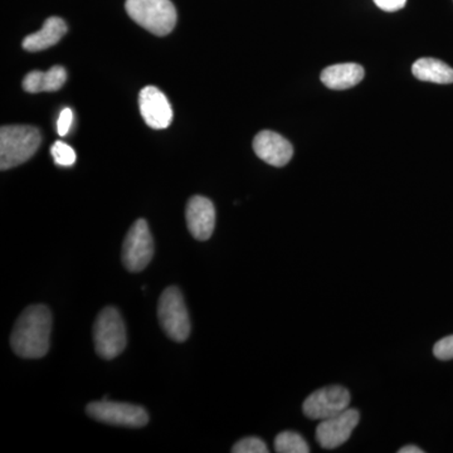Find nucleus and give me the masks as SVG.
<instances>
[{"label": "nucleus", "instance_id": "nucleus-1", "mask_svg": "<svg viewBox=\"0 0 453 453\" xmlns=\"http://www.w3.org/2000/svg\"><path fill=\"white\" fill-rule=\"evenodd\" d=\"M52 314L44 305H32L19 316L11 335V345L17 356L38 359L50 350Z\"/></svg>", "mask_w": 453, "mask_h": 453}, {"label": "nucleus", "instance_id": "nucleus-2", "mask_svg": "<svg viewBox=\"0 0 453 453\" xmlns=\"http://www.w3.org/2000/svg\"><path fill=\"white\" fill-rule=\"evenodd\" d=\"M40 130L29 125H7L0 129V169L16 168L40 148Z\"/></svg>", "mask_w": 453, "mask_h": 453}, {"label": "nucleus", "instance_id": "nucleus-3", "mask_svg": "<svg viewBox=\"0 0 453 453\" xmlns=\"http://www.w3.org/2000/svg\"><path fill=\"white\" fill-rule=\"evenodd\" d=\"M125 8L134 22L159 37L177 25V9L170 0H127Z\"/></svg>", "mask_w": 453, "mask_h": 453}, {"label": "nucleus", "instance_id": "nucleus-4", "mask_svg": "<svg viewBox=\"0 0 453 453\" xmlns=\"http://www.w3.org/2000/svg\"><path fill=\"white\" fill-rule=\"evenodd\" d=\"M95 348L104 359L120 356L127 348V327L118 309L105 308L98 314L94 325Z\"/></svg>", "mask_w": 453, "mask_h": 453}, {"label": "nucleus", "instance_id": "nucleus-5", "mask_svg": "<svg viewBox=\"0 0 453 453\" xmlns=\"http://www.w3.org/2000/svg\"><path fill=\"white\" fill-rule=\"evenodd\" d=\"M157 318L164 333L174 342H186L189 338L190 320L183 295L175 286L164 290L157 305Z\"/></svg>", "mask_w": 453, "mask_h": 453}, {"label": "nucleus", "instance_id": "nucleus-6", "mask_svg": "<svg viewBox=\"0 0 453 453\" xmlns=\"http://www.w3.org/2000/svg\"><path fill=\"white\" fill-rule=\"evenodd\" d=\"M154 256V241L145 219L131 226L122 244V264L130 273H140L150 264Z\"/></svg>", "mask_w": 453, "mask_h": 453}, {"label": "nucleus", "instance_id": "nucleus-7", "mask_svg": "<svg viewBox=\"0 0 453 453\" xmlns=\"http://www.w3.org/2000/svg\"><path fill=\"white\" fill-rule=\"evenodd\" d=\"M350 404V393L344 387L330 386L316 390L305 399L303 414L310 419L324 421L344 412Z\"/></svg>", "mask_w": 453, "mask_h": 453}, {"label": "nucleus", "instance_id": "nucleus-8", "mask_svg": "<svg viewBox=\"0 0 453 453\" xmlns=\"http://www.w3.org/2000/svg\"><path fill=\"white\" fill-rule=\"evenodd\" d=\"M89 417L107 425L124 426V427H142L149 422V416L144 408L130 403L109 402H94L88 405Z\"/></svg>", "mask_w": 453, "mask_h": 453}, {"label": "nucleus", "instance_id": "nucleus-9", "mask_svg": "<svg viewBox=\"0 0 453 453\" xmlns=\"http://www.w3.org/2000/svg\"><path fill=\"white\" fill-rule=\"evenodd\" d=\"M360 414L354 408H348L344 412L324 419L316 428V440L325 449H338L350 438L354 429L359 425Z\"/></svg>", "mask_w": 453, "mask_h": 453}, {"label": "nucleus", "instance_id": "nucleus-10", "mask_svg": "<svg viewBox=\"0 0 453 453\" xmlns=\"http://www.w3.org/2000/svg\"><path fill=\"white\" fill-rule=\"evenodd\" d=\"M139 107L142 119L151 129H166L172 124V106L159 88L154 86L142 88L139 95Z\"/></svg>", "mask_w": 453, "mask_h": 453}, {"label": "nucleus", "instance_id": "nucleus-11", "mask_svg": "<svg viewBox=\"0 0 453 453\" xmlns=\"http://www.w3.org/2000/svg\"><path fill=\"white\" fill-rule=\"evenodd\" d=\"M186 219L188 229L196 240H210L216 226V208L210 199L192 196L188 202Z\"/></svg>", "mask_w": 453, "mask_h": 453}, {"label": "nucleus", "instance_id": "nucleus-12", "mask_svg": "<svg viewBox=\"0 0 453 453\" xmlns=\"http://www.w3.org/2000/svg\"><path fill=\"white\" fill-rule=\"evenodd\" d=\"M253 150L259 159L270 165L281 168L290 163L294 148L288 140L273 131H261L253 140Z\"/></svg>", "mask_w": 453, "mask_h": 453}, {"label": "nucleus", "instance_id": "nucleus-13", "mask_svg": "<svg viewBox=\"0 0 453 453\" xmlns=\"http://www.w3.org/2000/svg\"><path fill=\"white\" fill-rule=\"evenodd\" d=\"M67 33V25L58 17H50L44 22L41 31L27 35L23 41V49L28 52H41L55 46Z\"/></svg>", "mask_w": 453, "mask_h": 453}, {"label": "nucleus", "instance_id": "nucleus-14", "mask_svg": "<svg viewBox=\"0 0 453 453\" xmlns=\"http://www.w3.org/2000/svg\"><path fill=\"white\" fill-rule=\"evenodd\" d=\"M365 68L357 64H339L325 68L321 73V82L332 89L354 88L365 79Z\"/></svg>", "mask_w": 453, "mask_h": 453}, {"label": "nucleus", "instance_id": "nucleus-15", "mask_svg": "<svg viewBox=\"0 0 453 453\" xmlns=\"http://www.w3.org/2000/svg\"><path fill=\"white\" fill-rule=\"evenodd\" d=\"M67 80V73L62 65H55L47 73L41 71H33L29 73L23 80V88L29 94H38V92H55L64 88Z\"/></svg>", "mask_w": 453, "mask_h": 453}, {"label": "nucleus", "instance_id": "nucleus-16", "mask_svg": "<svg viewBox=\"0 0 453 453\" xmlns=\"http://www.w3.org/2000/svg\"><path fill=\"white\" fill-rule=\"evenodd\" d=\"M412 73L423 82L440 85L453 83V68L436 58H419L412 65Z\"/></svg>", "mask_w": 453, "mask_h": 453}, {"label": "nucleus", "instance_id": "nucleus-17", "mask_svg": "<svg viewBox=\"0 0 453 453\" xmlns=\"http://www.w3.org/2000/svg\"><path fill=\"white\" fill-rule=\"evenodd\" d=\"M275 451L279 453H309L310 447L305 438L296 432H281L275 440Z\"/></svg>", "mask_w": 453, "mask_h": 453}, {"label": "nucleus", "instance_id": "nucleus-18", "mask_svg": "<svg viewBox=\"0 0 453 453\" xmlns=\"http://www.w3.org/2000/svg\"><path fill=\"white\" fill-rule=\"evenodd\" d=\"M53 160L59 166H73L77 160L76 151L65 142H56L50 148Z\"/></svg>", "mask_w": 453, "mask_h": 453}, {"label": "nucleus", "instance_id": "nucleus-19", "mask_svg": "<svg viewBox=\"0 0 453 453\" xmlns=\"http://www.w3.org/2000/svg\"><path fill=\"white\" fill-rule=\"evenodd\" d=\"M234 453H267L266 443L258 437H247L238 441L232 449Z\"/></svg>", "mask_w": 453, "mask_h": 453}, {"label": "nucleus", "instance_id": "nucleus-20", "mask_svg": "<svg viewBox=\"0 0 453 453\" xmlns=\"http://www.w3.org/2000/svg\"><path fill=\"white\" fill-rule=\"evenodd\" d=\"M434 354L440 360L453 359V335L438 340L434 347Z\"/></svg>", "mask_w": 453, "mask_h": 453}, {"label": "nucleus", "instance_id": "nucleus-21", "mask_svg": "<svg viewBox=\"0 0 453 453\" xmlns=\"http://www.w3.org/2000/svg\"><path fill=\"white\" fill-rule=\"evenodd\" d=\"M73 113L71 109L62 110L61 115H59L58 121H57V131H58L59 136H65L68 131L71 129L73 125Z\"/></svg>", "mask_w": 453, "mask_h": 453}, {"label": "nucleus", "instance_id": "nucleus-22", "mask_svg": "<svg viewBox=\"0 0 453 453\" xmlns=\"http://www.w3.org/2000/svg\"><path fill=\"white\" fill-rule=\"evenodd\" d=\"M372 2L381 11L392 13V12L401 11L402 8H404L407 0H372Z\"/></svg>", "mask_w": 453, "mask_h": 453}, {"label": "nucleus", "instance_id": "nucleus-23", "mask_svg": "<svg viewBox=\"0 0 453 453\" xmlns=\"http://www.w3.org/2000/svg\"><path fill=\"white\" fill-rule=\"evenodd\" d=\"M399 453H423V449H419V447L417 446H404L402 447L401 449H398Z\"/></svg>", "mask_w": 453, "mask_h": 453}]
</instances>
